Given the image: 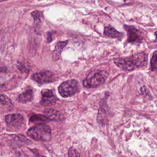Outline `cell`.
Instances as JSON below:
<instances>
[{
	"instance_id": "6da1fadb",
	"label": "cell",
	"mask_w": 157,
	"mask_h": 157,
	"mask_svg": "<svg viewBox=\"0 0 157 157\" xmlns=\"http://www.w3.org/2000/svg\"><path fill=\"white\" fill-rule=\"evenodd\" d=\"M148 56L146 53L141 52L128 58H117L114 60L118 67L125 70H133L141 68L147 64Z\"/></svg>"
},
{
	"instance_id": "7a4b0ae2",
	"label": "cell",
	"mask_w": 157,
	"mask_h": 157,
	"mask_svg": "<svg viewBox=\"0 0 157 157\" xmlns=\"http://www.w3.org/2000/svg\"><path fill=\"white\" fill-rule=\"evenodd\" d=\"M109 74L105 71H96L90 72L83 81L85 88H95L103 84L107 79Z\"/></svg>"
},
{
	"instance_id": "3957f363",
	"label": "cell",
	"mask_w": 157,
	"mask_h": 157,
	"mask_svg": "<svg viewBox=\"0 0 157 157\" xmlns=\"http://www.w3.org/2000/svg\"><path fill=\"white\" fill-rule=\"evenodd\" d=\"M27 134L32 138L39 141H47L51 138V129L47 125L39 124L31 128Z\"/></svg>"
},
{
	"instance_id": "277c9868",
	"label": "cell",
	"mask_w": 157,
	"mask_h": 157,
	"mask_svg": "<svg viewBox=\"0 0 157 157\" xmlns=\"http://www.w3.org/2000/svg\"><path fill=\"white\" fill-rule=\"evenodd\" d=\"M79 88L78 82L71 80L61 83L58 88L59 94L64 98L71 97L76 93Z\"/></svg>"
},
{
	"instance_id": "5b68a950",
	"label": "cell",
	"mask_w": 157,
	"mask_h": 157,
	"mask_svg": "<svg viewBox=\"0 0 157 157\" xmlns=\"http://www.w3.org/2000/svg\"><path fill=\"white\" fill-rule=\"evenodd\" d=\"M127 33V42L128 43H141L143 40L142 33L134 26H124Z\"/></svg>"
},
{
	"instance_id": "8992f818",
	"label": "cell",
	"mask_w": 157,
	"mask_h": 157,
	"mask_svg": "<svg viewBox=\"0 0 157 157\" xmlns=\"http://www.w3.org/2000/svg\"><path fill=\"white\" fill-rule=\"evenodd\" d=\"M5 120L9 127L15 130L21 127L24 124L23 117L20 114L8 115L5 117Z\"/></svg>"
},
{
	"instance_id": "52a82bcc",
	"label": "cell",
	"mask_w": 157,
	"mask_h": 157,
	"mask_svg": "<svg viewBox=\"0 0 157 157\" xmlns=\"http://www.w3.org/2000/svg\"><path fill=\"white\" fill-rule=\"evenodd\" d=\"M57 98L53 90L45 89L42 90L41 104L44 106L54 105L56 102Z\"/></svg>"
},
{
	"instance_id": "ba28073f",
	"label": "cell",
	"mask_w": 157,
	"mask_h": 157,
	"mask_svg": "<svg viewBox=\"0 0 157 157\" xmlns=\"http://www.w3.org/2000/svg\"><path fill=\"white\" fill-rule=\"evenodd\" d=\"M33 79L39 84H44L53 82L54 79V76L53 73L50 71H46L34 74L33 76Z\"/></svg>"
},
{
	"instance_id": "9c48e42d",
	"label": "cell",
	"mask_w": 157,
	"mask_h": 157,
	"mask_svg": "<svg viewBox=\"0 0 157 157\" xmlns=\"http://www.w3.org/2000/svg\"><path fill=\"white\" fill-rule=\"evenodd\" d=\"M104 34L111 38H117L123 37V33H119L111 25L105 26Z\"/></svg>"
},
{
	"instance_id": "30bf717a",
	"label": "cell",
	"mask_w": 157,
	"mask_h": 157,
	"mask_svg": "<svg viewBox=\"0 0 157 157\" xmlns=\"http://www.w3.org/2000/svg\"><path fill=\"white\" fill-rule=\"evenodd\" d=\"M46 118L51 120H60L62 119V115L60 112L54 109H47L44 111Z\"/></svg>"
},
{
	"instance_id": "8fae6325",
	"label": "cell",
	"mask_w": 157,
	"mask_h": 157,
	"mask_svg": "<svg viewBox=\"0 0 157 157\" xmlns=\"http://www.w3.org/2000/svg\"><path fill=\"white\" fill-rule=\"evenodd\" d=\"M68 41H66L64 42H59L57 44L55 50L53 52V58L55 60H58L60 57V55L62 53L63 48L67 44Z\"/></svg>"
},
{
	"instance_id": "7c38bea8",
	"label": "cell",
	"mask_w": 157,
	"mask_h": 157,
	"mask_svg": "<svg viewBox=\"0 0 157 157\" xmlns=\"http://www.w3.org/2000/svg\"><path fill=\"white\" fill-rule=\"evenodd\" d=\"M33 91L32 90H27L19 95V101L23 103L30 101L33 98Z\"/></svg>"
},
{
	"instance_id": "4fadbf2b",
	"label": "cell",
	"mask_w": 157,
	"mask_h": 157,
	"mask_svg": "<svg viewBox=\"0 0 157 157\" xmlns=\"http://www.w3.org/2000/svg\"><path fill=\"white\" fill-rule=\"evenodd\" d=\"M157 51H155V52L153 53V56H152L151 60V66L152 71L155 70L157 68Z\"/></svg>"
},
{
	"instance_id": "5bb4252c",
	"label": "cell",
	"mask_w": 157,
	"mask_h": 157,
	"mask_svg": "<svg viewBox=\"0 0 157 157\" xmlns=\"http://www.w3.org/2000/svg\"><path fill=\"white\" fill-rule=\"evenodd\" d=\"M68 157H80V154L76 149L73 147H71L69 149Z\"/></svg>"
},
{
	"instance_id": "9a60e30c",
	"label": "cell",
	"mask_w": 157,
	"mask_h": 157,
	"mask_svg": "<svg viewBox=\"0 0 157 157\" xmlns=\"http://www.w3.org/2000/svg\"><path fill=\"white\" fill-rule=\"evenodd\" d=\"M41 12L39 11H35L32 13V16L34 19L35 22L36 23L38 24L41 22V18L42 15Z\"/></svg>"
},
{
	"instance_id": "2e32d148",
	"label": "cell",
	"mask_w": 157,
	"mask_h": 157,
	"mask_svg": "<svg viewBox=\"0 0 157 157\" xmlns=\"http://www.w3.org/2000/svg\"><path fill=\"white\" fill-rule=\"evenodd\" d=\"M10 101H9V99L5 95L0 94V102H1L5 104H8Z\"/></svg>"
}]
</instances>
